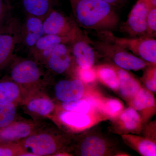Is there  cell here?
Listing matches in <instances>:
<instances>
[{"label":"cell","mask_w":156,"mask_h":156,"mask_svg":"<svg viewBox=\"0 0 156 156\" xmlns=\"http://www.w3.org/2000/svg\"><path fill=\"white\" fill-rule=\"evenodd\" d=\"M124 110V105L119 99L102 96L99 104L98 112L108 119L113 120Z\"/></svg>","instance_id":"obj_25"},{"label":"cell","mask_w":156,"mask_h":156,"mask_svg":"<svg viewBox=\"0 0 156 156\" xmlns=\"http://www.w3.org/2000/svg\"><path fill=\"white\" fill-rule=\"evenodd\" d=\"M21 23L15 17H10L0 30V70L10 65L16 56L21 45Z\"/></svg>","instance_id":"obj_6"},{"label":"cell","mask_w":156,"mask_h":156,"mask_svg":"<svg viewBox=\"0 0 156 156\" xmlns=\"http://www.w3.org/2000/svg\"><path fill=\"white\" fill-rule=\"evenodd\" d=\"M18 104L13 102L0 103V128H5L17 119Z\"/></svg>","instance_id":"obj_26"},{"label":"cell","mask_w":156,"mask_h":156,"mask_svg":"<svg viewBox=\"0 0 156 156\" xmlns=\"http://www.w3.org/2000/svg\"><path fill=\"white\" fill-rule=\"evenodd\" d=\"M102 96L96 91L88 89L86 91L85 90L82 98L87 101L93 109L98 112L99 104Z\"/></svg>","instance_id":"obj_32"},{"label":"cell","mask_w":156,"mask_h":156,"mask_svg":"<svg viewBox=\"0 0 156 156\" xmlns=\"http://www.w3.org/2000/svg\"><path fill=\"white\" fill-rule=\"evenodd\" d=\"M106 119L101 113L95 110L82 113L62 109L58 114V120L62 125L73 133H81Z\"/></svg>","instance_id":"obj_12"},{"label":"cell","mask_w":156,"mask_h":156,"mask_svg":"<svg viewBox=\"0 0 156 156\" xmlns=\"http://www.w3.org/2000/svg\"><path fill=\"white\" fill-rule=\"evenodd\" d=\"M24 96L22 89L10 78L0 81V103L13 102L20 104Z\"/></svg>","instance_id":"obj_22"},{"label":"cell","mask_w":156,"mask_h":156,"mask_svg":"<svg viewBox=\"0 0 156 156\" xmlns=\"http://www.w3.org/2000/svg\"><path fill=\"white\" fill-rule=\"evenodd\" d=\"M112 65L114 66L119 77V85L118 91L124 99L128 101H130L142 87L140 83L127 70Z\"/></svg>","instance_id":"obj_20"},{"label":"cell","mask_w":156,"mask_h":156,"mask_svg":"<svg viewBox=\"0 0 156 156\" xmlns=\"http://www.w3.org/2000/svg\"><path fill=\"white\" fill-rule=\"evenodd\" d=\"M60 106L62 109L64 110L82 113H88L95 110L92 108L87 101L83 98L73 101L62 102Z\"/></svg>","instance_id":"obj_27"},{"label":"cell","mask_w":156,"mask_h":156,"mask_svg":"<svg viewBox=\"0 0 156 156\" xmlns=\"http://www.w3.org/2000/svg\"><path fill=\"white\" fill-rule=\"evenodd\" d=\"M128 102L130 107L138 112L144 122L155 113V99L152 92L146 88L141 87Z\"/></svg>","instance_id":"obj_19"},{"label":"cell","mask_w":156,"mask_h":156,"mask_svg":"<svg viewBox=\"0 0 156 156\" xmlns=\"http://www.w3.org/2000/svg\"><path fill=\"white\" fill-rule=\"evenodd\" d=\"M79 27L74 18L67 17L54 9H51L43 20L44 34L72 37Z\"/></svg>","instance_id":"obj_13"},{"label":"cell","mask_w":156,"mask_h":156,"mask_svg":"<svg viewBox=\"0 0 156 156\" xmlns=\"http://www.w3.org/2000/svg\"><path fill=\"white\" fill-rule=\"evenodd\" d=\"M44 34L43 20L38 17L27 15L24 22L21 23V45L28 50Z\"/></svg>","instance_id":"obj_18"},{"label":"cell","mask_w":156,"mask_h":156,"mask_svg":"<svg viewBox=\"0 0 156 156\" xmlns=\"http://www.w3.org/2000/svg\"><path fill=\"white\" fill-rule=\"evenodd\" d=\"M98 80L114 91H118L119 80L118 74L112 64L94 66Z\"/></svg>","instance_id":"obj_24"},{"label":"cell","mask_w":156,"mask_h":156,"mask_svg":"<svg viewBox=\"0 0 156 156\" xmlns=\"http://www.w3.org/2000/svg\"><path fill=\"white\" fill-rule=\"evenodd\" d=\"M156 64H151L145 68L141 80L146 89L151 92H156Z\"/></svg>","instance_id":"obj_28"},{"label":"cell","mask_w":156,"mask_h":156,"mask_svg":"<svg viewBox=\"0 0 156 156\" xmlns=\"http://www.w3.org/2000/svg\"><path fill=\"white\" fill-rule=\"evenodd\" d=\"M91 44L98 56L126 70L138 71L151 64L114 44L101 41H92Z\"/></svg>","instance_id":"obj_5"},{"label":"cell","mask_w":156,"mask_h":156,"mask_svg":"<svg viewBox=\"0 0 156 156\" xmlns=\"http://www.w3.org/2000/svg\"><path fill=\"white\" fill-rule=\"evenodd\" d=\"M147 26L145 37L154 38L156 34V7H152L149 11Z\"/></svg>","instance_id":"obj_31"},{"label":"cell","mask_w":156,"mask_h":156,"mask_svg":"<svg viewBox=\"0 0 156 156\" xmlns=\"http://www.w3.org/2000/svg\"><path fill=\"white\" fill-rule=\"evenodd\" d=\"M75 73L76 77L80 80L84 84L92 83L97 80L94 66L87 69H84L77 66Z\"/></svg>","instance_id":"obj_30"},{"label":"cell","mask_w":156,"mask_h":156,"mask_svg":"<svg viewBox=\"0 0 156 156\" xmlns=\"http://www.w3.org/2000/svg\"><path fill=\"white\" fill-rule=\"evenodd\" d=\"M121 136L126 144L141 156H156V143L151 138L128 133Z\"/></svg>","instance_id":"obj_21"},{"label":"cell","mask_w":156,"mask_h":156,"mask_svg":"<svg viewBox=\"0 0 156 156\" xmlns=\"http://www.w3.org/2000/svg\"><path fill=\"white\" fill-rule=\"evenodd\" d=\"M11 9L10 0H0V30L10 18Z\"/></svg>","instance_id":"obj_33"},{"label":"cell","mask_w":156,"mask_h":156,"mask_svg":"<svg viewBox=\"0 0 156 156\" xmlns=\"http://www.w3.org/2000/svg\"><path fill=\"white\" fill-rule=\"evenodd\" d=\"M10 65V78L19 85L25 96L34 91L44 90L53 80L44 67L30 58L17 56Z\"/></svg>","instance_id":"obj_3"},{"label":"cell","mask_w":156,"mask_h":156,"mask_svg":"<svg viewBox=\"0 0 156 156\" xmlns=\"http://www.w3.org/2000/svg\"><path fill=\"white\" fill-rule=\"evenodd\" d=\"M76 65L68 44L61 43L54 48L44 67L52 77V75L75 73Z\"/></svg>","instance_id":"obj_11"},{"label":"cell","mask_w":156,"mask_h":156,"mask_svg":"<svg viewBox=\"0 0 156 156\" xmlns=\"http://www.w3.org/2000/svg\"><path fill=\"white\" fill-rule=\"evenodd\" d=\"M96 33L98 40L114 44L148 63L156 64V40L154 38L119 37L112 32Z\"/></svg>","instance_id":"obj_4"},{"label":"cell","mask_w":156,"mask_h":156,"mask_svg":"<svg viewBox=\"0 0 156 156\" xmlns=\"http://www.w3.org/2000/svg\"><path fill=\"white\" fill-rule=\"evenodd\" d=\"M20 104L26 112L35 120H41L51 116L56 108L54 101L44 90L27 94Z\"/></svg>","instance_id":"obj_10"},{"label":"cell","mask_w":156,"mask_h":156,"mask_svg":"<svg viewBox=\"0 0 156 156\" xmlns=\"http://www.w3.org/2000/svg\"><path fill=\"white\" fill-rule=\"evenodd\" d=\"M24 153L17 141L0 143V156H22Z\"/></svg>","instance_id":"obj_29"},{"label":"cell","mask_w":156,"mask_h":156,"mask_svg":"<svg viewBox=\"0 0 156 156\" xmlns=\"http://www.w3.org/2000/svg\"><path fill=\"white\" fill-rule=\"evenodd\" d=\"M85 90V84L77 77L58 81L54 86V94L59 101L69 102L82 98Z\"/></svg>","instance_id":"obj_16"},{"label":"cell","mask_w":156,"mask_h":156,"mask_svg":"<svg viewBox=\"0 0 156 156\" xmlns=\"http://www.w3.org/2000/svg\"><path fill=\"white\" fill-rule=\"evenodd\" d=\"M46 125L41 120L16 119L9 126L0 128V143L19 141Z\"/></svg>","instance_id":"obj_14"},{"label":"cell","mask_w":156,"mask_h":156,"mask_svg":"<svg viewBox=\"0 0 156 156\" xmlns=\"http://www.w3.org/2000/svg\"><path fill=\"white\" fill-rule=\"evenodd\" d=\"M105 1L115 8H122L126 5L127 0H102Z\"/></svg>","instance_id":"obj_34"},{"label":"cell","mask_w":156,"mask_h":156,"mask_svg":"<svg viewBox=\"0 0 156 156\" xmlns=\"http://www.w3.org/2000/svg\"><path fill=\"white\" fill-rule=\"evenodd\" d=\"M21 3L27 15L37 17L43 20L53 9L56 0H21Z\"/></svg>","instance_id":"obj_23"},{"label":"cell","mask_w":156,"mask_h":156,"mask_svg":"<svg viewBox=\"0 0 156 156\" xmlns=\"http://www.w3.org/2000/svg\"><path fill=\"white\" fill-rule=\"evenodd\" d=\"M72 136L69 154L81 156H102L109 154V144L106 140L95 135Z\"/></svg>","instance_id":"obj_9"},{"label":"cell","mask_w":156,"mask_h":156,"mask_svg":"<svg viewBox=\"0 0 156 156\" xmlns=\"http://www.w3.org/2000/svg\"><path fill=\"white\" fill-rule=\"evenodd\" d=\"M74 37L44 34L28 50L30 58L44 66L56 46L61 43L69 44Z\"/></svg>","instance_id":"obj_15"},{"label":"cell","mask_w":156,"mask_h":156,"mask_svg":"<svg viewBox=\"0 0 156 156\" xmlns=\"http://www.w3.org/2000/svg\"><path fill=\"white\" fill-rule=\"evenodd\" d=\"M72 136L67 132L46 125L19 142L25 153L34 156H70Z\"/></svg>","instance_id":"obj_2"},{"label":"cell","mask_w":156,"mask_h":156,"mask_svg":"<svg viewBox=\"0 0 156 156\" xmlns=\"http://www.w3.org/2000/svg\"><path fill=\"white\" fill-rule=\"evenodd\" d=\"M153 7L156 6L152 0H138L128 14L126 21L119 27L120 31L129 37H145L148 14Z\"/></svg>","instance_id":"obj_7"},{"label":"cell","mask_w":156,"mask_h":156,"mask_svg":"<svg viewBox=\"0 0 156 156\" xmlns=\"http://www.w3.org/2000/svg\"><path fill=\"white\" fill-rule=\"evenodd\" d=\"M91 40L79 27L75 35L69 43L76 65L84 69L95 66L98 56L91 44Z\"/></svg>","instance_id":"obj_8"},{"label":"cell","mask_w":156,"mask_h":156,"mask_svg":"<svg viewBox=\"0 0 156 156\" xmlns=\"http://www.w3.org/2000/svg\"><path fill=\"white\" fill-rule=\"evenodd\" d=\"M117 131L124 134H139L142 130L143 121L138 112L131 107L128 108L113 120Z\"/></svg>","instance_id":"obj_17"},{"label":"cell","mask_w":156,"mask_h":156,"mask_svg":"<svg viewBox=\"0 0 156 156\" xmlns=\"http://www.w3.org/2000/svg\"><path fill=\"white\" fill-rule=\"evenodd\" d=\"M74 19L80 27L96 32H113L120 18L113 6L102 0H69Z\"/></svg>","instance_id":"obj_1"}]
</instances>
